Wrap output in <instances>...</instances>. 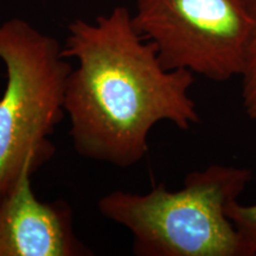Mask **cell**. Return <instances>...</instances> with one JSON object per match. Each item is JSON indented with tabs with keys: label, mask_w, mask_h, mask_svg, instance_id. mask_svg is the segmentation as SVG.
<instances>
[{
	"label": "cell",
	"mask_w": 256,
	"mask_h": 256,
	"mask_svg": "<svg viewBox=\"0 0 256 256\" xmlns=\"http://www.w3.org/2000/svg\"><path fill=\"white\" fill-rule=\"evenodd\" d=\"M63 55L76 60L64 110L81 156L130 168L146 156L156 124L188 130L200 122L190 95L194 75L165 68L124 6L94 23H70Z\"/></svg>",
	"instance_id": "1"
},
{
	"label": "cell",
	"mask_w": 256,
	"mask_h": 256,
	"mask_svg": "<svg viewBox=\"0 0 256 256\" xmlns=\"http://www.w3.org/2000/svg\"><path fill=\"white\" fill-rule=\"evenodd\" d=\"M252 179L249 168L214 164L188 174L177 191H112L98 208L132 234L136 256H250L226 209Z\"/></svg>",
	"instance_id": "2"
},
{
	"label": "cell",
	"mask_w": 256,
	"mask_h": 256,
	"mask_svg": "<svg viewBox=\"0 0 256 256\" xmlns=\"http://www.w3.org/2000/svg\"><path fill=\"white\" fill-rule=\"evenodd\" d=\"M6 87L0 98V200L26 168L37 171L55 156L50 136L66 115L72 66L55 38L14 18L0 25Z\"/></svg>",
	"instance_id": "3"
},
{
	"label": "cell",
	"mask_w": 256,
	"mask_h": 256,
	"mask_svg": "<svg viewBox=\"0 0 256 256\" xmlns=\"http://www.w3.org/2000/svg\"><path fill=\"white\" fill-rule=\"evenodd\" d=\"M133 22L165 68L214 82L241 75L256 36L246 0H136Z\"/></svg>",
	"instance_id": "4"
},
{
	"label": "cell",
	"mask_w": 256,
	"mask_h": 256,
	"mask_svg": "<svg viewBox=\"0 0 256 256\" xmlns=\"http://www.w3.org/2000/svg\"><path fill=\"white\" fill-rule=\"evenodd\" d=\"M26 168L0 200V256H86L76 236L74 214L64 200L43 202L32 190Z\"/></svg>",
	"instance_id": "5"
},
{
	"label": "cell",
	"mask_w": 256,
	"mask_h": 256,
	"mask_svg": "<svg viewBox=\"0 0 256 256\" xmlns=\"http://www.w3.org/2000/svg\"><path fill=\"white\" fill-rule=\"evenodd\" d=\"M226 215L247 246L250 256H256V203L242 204L232 200L226 209Z\"/></svg>",
	"instance_id": "6"
},
{
	"label": "cell",
	"mask_w": 256,
	"mask_h": 256,
	"mask_svg": "<svg viewBox=\"0 0 256 256\" xmlns=\"http://www.w3.org/2000/svg\"><path fill=\"white\" fill-rule=\"evenodd\" d=\"M242 80V104L246 114L256 121V36L249 48L244 64L238 76Z\"/></svg>",
	"instance_id": "7"
},
{
	"label": "cell",
	"mask_w": 256,
	"mask_h": 256,
	"mask_svg": "<svg viewBox=\"0 0 256 256\" xmlns=\"http://www.w3.org/2000/svg\"><path fill=\"white\" fill-rule=\"evenodd\" d=\"M246 2H247V5L249 10L252 11V14L256 18V0H246Z\"/></svg>",
	"instance_id": "8"
}]
</instances>
